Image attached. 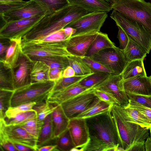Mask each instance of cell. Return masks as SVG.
<instances>
[{"label":"cell","mask_w":151,"mask_h":151,"mask_svg":"<svg viewBox=\"0 0 151 151\" xmlns=\"http://www.w3.org/2000/svg\"><path fill=\"white\" fill-rule=\"evenodd\" d=\"M0 147L4 150L18 151L14 143L7 139H0Z\"/></svg>","instance_id":"50"},{"label":"cell","mask_w":151,"mask_h":151,"mask_svg":"<svg viewBox=\"0 0 151 151\" xmlns=\"http://www.w3.org/2000/svg\"><path fill=\"white\" fill-rule=\"evenodd\" d=\"M31 77L32 83H44L49 81L50 67L40 61H33Z\"/></svg>","instance_id":"26"},{"label":"cell","mask_w":151,"mask_h":151,"mask_svg":"<svg viewBox=\"0 0 151 151\" xmlns=\"http://www.w3.org/2000/svg\"><path fill=\"white\" fill-rule=\"evenodd\" d=\"M74 5L91 12L101 11L108 13L112 10L111 4L105 0H68Z\"/></svg>","instance_id":"23"},{"label":"cell","mask_w":151,"mask_h":151,"mask_svg":"<svg viewBox=\"0 0 151 151\" xmlns=\"http://www.w3.org/2000/svg\"><path fill=\"white\" fill-rule=\"evenodd\" d=\"M124 79L122 73L111 74L104 81L96 86V88L109 92L115 97L119 105L124 108L129 106V99L124 88Z\"/></svg>","instance_id":"12"},{"label":"cell","mask_w":151,"mask_h":151,"mask_svg":"<svg viewBox=\"0 0 151 151\" xmlns=\"http://www.w3.org/2000/svg\"><path fill=\"white\" fill-rule=\"evenodd\" d=\"M68 128L76 146L72 151H81L90 139L89 130L86 119L72 118L70 119Z\"/></svg>","instance_id":"16"},{"label":"cell","mask_w":151,"mask_h":151,"mask_svg":"<svg viewBox=\"0 0 151 151\" xmlns=\"http://www.w3.org/2000/svg\"><path fill=\"white\" fill-rule=\"evenodd\" d=\"M38 151H58L57 147L56 145H49L43 146L39 147L37 150Z\"/></svg>","instance_id":"54"},{"label":"cell","mask_w":151,"mask_h":151,"mask_svg":"<svg viewBox=\"0 0 151 151\" xmlns=\"http://www.w3.org/2000/svg\"><path fill=\"white\" fill-rule=\"evenodd\" d=\"M55 83L49 81L44 83H31L15 90L11 101V106L31 102L37 104L46 100Z\"/></svg>","instance_id":"5"},{"label":"cell","mask_w":151,"mask_h":151,"mask_svg":"<svg viewBox=\"0 0 151 151\" xmlns=\"http://www.w3.org/2000/svg\"><path fill=\"white\" fill-rule=\"evenodd\" d=\"M28 1L23 0L7 2H0V14L14 10L22 7Z\"/></svg>","instance_id":"44"},{"label":"cell","mask_w":151,"mask_h":151,"mask_svg":"<svg viewBox=\"0 0 151 151\" xmlns=\"http://www.w3.org/2000/svg\"><path fill=\"white\" fill-rule=\"evenodd\" d=\"M23 0H0V2H7L11 1H23Z\"/></svg>","instance_id":"57"},{"label":"cell","mask_w":151,"mask_h":151,"mask_svg":"<svg viewBox=\"0 0 151 151\" xmlns=\"http://www.w3.org/2000/svg\"><path fill=\"white\" fill-rule=\"evenodd\" d=\"M115 46V44L109 39L107 34L100 32L91 45L86 56L91 57L101 50Z\"/></svg>","instance_id":"25"},{"label":"cell","mask_w":151,"mask_h":151,"mask_svg":"<svg viewBox=\"0 0 151 151\" xmlns=\"http://www.w3.org/2000/svg\"><path fill=\"white\" fill-rule=\"evenodd\" d=\"M46 14L37 15L32 17L5 23L0 29V39L10 40L22 38Z\"/></svg>","instance_id":"8"},{"label":"cell","mask_w":151,"mask_h":151,"mask_svg":"<svg viewBox=\"0 0 151 151\" xmlns=\"http://www.w3.org/2000/svg\"><path fill=\"white\" fill-rule=\"evenodd\" d=\"M127 94L129 99L135 101L151 108V94L142 95L130 93H127Z\"/></svg>","instance_id":"46"},{"label":"cell","mask_w":151,"mask_h":151,"mask_svg":"<svg viewBox=\"0 0 151 151\" xmlns=\"http://www.w3.org/2000/svg\"><path fill=\"white\" fill-rule=\"evenodd\" d=\"M107 17L106 12H93L83 16L66 27L76 30L73 35L91 32H99Z\"/></svg>","instance_id":"11"},{"label":"cell","mask_w":151,"mask_h":151,"mask_svg":"<svg viewBox=\"0 0 151 151\" xmlns=\"http://www.w3.org/2000/svg\"><path fill=\"white\" fill-rule=\"evenodd\" d=\"M51 116L55 139L68 128L70 119L65 114L61 104L56 107Z\"/></svg>","instance_id":"22"},{"label":"cell","mask_w":151,"mask_h":151,"mask_svg":"<svg viewBox=\"0 0 151 151\" xmlns=\"http://www.w3.org/2000/svg\"><path fill=\"white\" fill-rule=\"evenodd\" d=\"M68 40L57 42H40L22 40L23 52L29 58L62 57L71 55L67 49Z\"/></svg>","instance_id":"6"},{"label":"cell","mask_w":151,"mask_h":151,"mask_svg":"<svg viewBox=\"0 0 151 151\" xmlns=\"http://www.w3.org/2000/svg\"><path fill=\"white\" fill-rule=\"evenodd\" d=\"M145 140L136 142L132 144L127 151H145Z\"/></svg>","instance_id":"51"},{"label":"cell","mask_w":151,"mask_h":151,"mask_svg":"<svg viewBox=\"0 0 151 151\" xmlns=\"http://www.w3.org/2000/svg\"><path fill=\"white\" fill-rule=\"evenodd\" d=\"M95 86L87 88L78 83L62 90L51 93L46 100L50 103L60 104L70 99L94 88Z\"/></svg>","instance_id":"19"},{"label":"cell","mask_w":151,"mask_h":151,"mask_svg":"<svg viewBox=\"0 0 151 151\" xmlns=\"http://www.w3.org/2000/svg\"><path fill=\"white\" fill-rule=\"evenodd\" d=\"M111 74L104 72L93 73L81 80L79 83L87 88L94 87L105 81Z\"/></svg>","instance_id":"38"},{"label":"cell","mask_w":151,"mask_h":151,"mask_svg":"<svg viewBox=\"0 0 151 151\" xmlns=\"http://www.w3.org/2000/svg\"><path fill=\"white\" fill-rule=\"evenodd\" d=\"M111 6L112 10L142 25L151 34V3L144 0H115Z\"/></svg>","instance_id":"4"},{"label":"cell","mask_w":151,"mask_h":151,"mask_svg":"<svg viewBox=\"0 0 151 151\" xmlns=\"http://www.w3.org/2000/svg\"><path fill=\"white\" fill-rule=\"evenodd\" d=\"M128 42L123 50L125 57L127 61L141 59L144 60L148 54L146 50L128 36Z\"/></svg>","instance_id":"24"},{"label":"cell","mask_w":151,"mask_h":151,"mask_svg":"<svg viewBox=\"0 0 151 151\" xmlns=\"http://www.w3.org/2000/svg\"><path fill=\"white\" fill-rule=\"evenodd\" d=\"M110 113L117 133L119 146L124 151H127L135 142L145 140L149 137V129L127 121L124 107L117 104L112 105Z\"/></svg>","instance_id":"3"},{"label":"cell","mask_w":151,"mask_h":151,"mask_svg":"<svg viewBox=\"0 0 151 151\" xmlns=\"http://www.w3.org/2000/svg\"><path fill=\"white\" fill-rule=\"evenodd\" d=\"M149 77H150V80H151V76H149Z\"/></svg>","instance_id":"59"},{"label":"cell","mask_w":151,"mask_h":151,"mask_svg":"<svg viewBox=\"0 0 151 151\" xmlns=\"http://www.w3.org/2000/svg\"><path fill=\"white\" fill-rule=\"evenodd\" d=\"M118 31L117 37L119 42V48L124 49L129 42L128 35L119 26H117Z\"/></svg>","instance_id":"48"},{"label":"cell","mask_w":151,"mask_h":151,"mask_svg":"<svg viewBox=\"0 0 151 151\" xmlns=\"http://www.w3.org/2000/svg\"><path fill=\"white\" fill-rule=\"evenodd\" d=\"M91 12L70 4L46 16L22 37L23 40L39 39L61 29L83 16Z\"/></svg>","instance_id":"1"},{"label":"cell","mask_w":151,"mask_h":151,"mask_svg":"<svg viewBox=\"0 0 151 151\" xmlns=\"http://www.w3.org/2000/svg\"><path fill=\"white\" fill-rule=\"evenodd\" d=\"M0 139L23 145L37 151L38 139L19 125H7L0 120Z\"/></svg>","instance_id":"10"},{"label":"cell","mask_w":151,"mask_h":151,"mask_svg":"<svg viewBox=\"0 0 151 151\" xmlns=\"http://www.w3.org/2000/svg\"><path fill=\"white\" fill-rule=\"evenodd\" d=\"M42 14L49 15L47 10L41 6L33 0H30L23 6L0 14V16L4 24L6 23L28 18Z\"/></svg>","instance_id":"14"},{"label":"cell","mask_w":151,"mask_h":151,"mask_svg":"<svg viewBox=\"0 0 151 151\" xmlns=\"http://www.w3.org/2000/svg\"><path fill=\"white\" fill-rule=\"evenodd\" d=\"M143 61L138 59L128 61L122 73L124 79L138 76H147Z\"/></svg>","instance_id":"27"},{"label":"cell","mask_w":151,"mask_h":151,"mask_svg":"<svg viewBox=\"0 0 151 151\" xmlns=\"http://www.w3.org/2000/svg\"><path fill=\"white\" fill-rule=\"evenodd\" d=\"M14 91L0 89V119L4 118L6 111L11 106Z\"/></svg>","instance_id":"39"},{"label":"cell","mask_w":151,"mask_h":151,"mask_svg":"<svg viewBox=\"0 0 151 151\" xmlns=\"http://www.w3.org/2000/svg\"><path fill=\"white\" fill-rule=\"evenodd\" d=\"M111 4L113 2V0H105Z\"/></svg>","instance_id":"58"},{"label":"cell","mask_w":151,"mask_h":151,"mask_svg":"<svg viewBox=\"0 0 151 151\" xmlns=\"http://www.w3.org/2000/svg\"><path fill=\"white\" fill-rule=\"evenodd\" d=\"M14 146L18 151H35L33 148L23 145L14 143Z\"/></svg>","instance_id":"55"},{"label":"cell","mask_w":151,"mask_h":151,"mask_svg":"<svg viewBox=\"0 0 151 151\" xmlns=\"http://www.w3.org/2000/svg\"><path fill=\"white\" fill-rule=\"evenodd\" d=\"M91 74L82 76L75 75L74 76L70 77H63L55 82L51 93L62 90L73 85L78 83Z\"/></svg>","instance_id":"37"},{"label":"cell","mask_w":151,"mask_h":151,"mask_svg":"<svg viewBox=\"0 0 151 151\" xmlns=\"http://www.w3.org/2000/svg\"><path fill=\"white\" fill-rule=\"evenodd\" d=\"M37 114L33 109L22 112L14 116L8 118L4 117L2 120L7 125H19L29 120L37 118Z\"/></svg>","instance_id":"32"},{"label":"cell","mask_w":151,"mask_h":151,"mask_svg":"<svg viewBox=\"0 0 151 151\" xmlns=\"http://www.w3.org/2000/svg\"><path fill=\"white\" fill-rule=\"evenodd\" d=\"M68 58L69 65L74 70L76 75H85L94 73L81 57L71 55Z\"/></svg>","instance_id":"34"},{"label":"cell","mask_w":151,"mask_h":151,"mask_svg":"<svg viewBox=\"0 0 151 151\" xmlns=\"http://www.w3.org/2000/svg\"><path fill=\"white\" fill-rule=\"evenodd\" d=\"M47 101V104L45 108L37 114V119L40 122H43L44 119L48 115L51 114L58 105L56 104L49 102Z\"/></svg>","instance_id":"47"},{"label":"cell","mask_w":151,"mask_h":151,"mask_svg":"<svg viewBox=\"0 0 151 151\" xmlns=\"http://www.w3.org/2000/svg\"><path fill=\"white\" fill-rule=\"evenodd\" d=\"M51 114L44 120L43 124L38 138V148L54 139Z\"/></svg>","instance_id":"29"},{"label":"cell","mask_w":151,"mask_h":151,"mask_svg":"<svg viewBox=\"0 0 151 151\" xmlns=\"http://www.w3.org/2000/svg\"><path fill=\"white\" fill-rule=\"evenodd\" d=\"M10 44V40L7 42H4L1 41L0 43V59L3 58Z\"/></svg>","instance_id":"52"},{"label":"cell","mask_w":151,"mask_h":151,"mask_svg":"<svg viewBox=\"0 0 151 151\" xmlns=\"http://www.w3.org/2000/svg\"><path fill=\"white\" fill-rule=\"evenodd\" d=\"M115 0H113V2H114V1H115Z\"/></svg>","instance_id":"60"},{"label":"cell","mask_w":151,"mask_h":151,"mask_svg":"<svg viewBox=\"0 0 151 151\" xmlns=\"http://www.w3.org/2000/svg\"><path fill=\"white\" fill-rule=\"evenodd\" d=\"M124 116L129 122L137 124L150 129L151 132V123L149 120L136 109L128 106L124 108Z\"/></svg>","instance_id":"28"},{"label":"cell","mask_w":151,"mask_h":151,"mask_svg":"<svg viewBox=\"0 0 151 151\" xmlns=\"http://www.w3.org/2000/svg\"><path fill=\"white\" fill-rule=\"evenodd\" d=\"M126 93L142 95L151 94V80L149 77L138 76L124 80Z\"/></svg>","instance_id":"18"},{"label":"cell","mask_w":151,"mask_h":151,"mask_svg":"<svg viewBox=\"0 0 151 151\" xmlns=\"http://www.w3.org/2000/svg\"><path fill=\"white\" fill-rule=\"evenodd\" d=\"M86 120L89 130L90 143L101 151H116L119 146L118 138L110 109Z\"/></svg>","instance_id":"2"},{"label":"cell","mask_w":151,"mask_h":151,"mask_svg":"<svg viewBox=\"0 0 151 151\" xmlns=\"http://www.w3.org/2000/svg\"><path fill=\"white\" fill-rule=\"evenodd\" d=\"M93 93L95 96L102 101L111 105L115 104L119 105L116 98L109 92L96 88L93 90Z\"/></svg>","instance_id":"43"},{"label":"cell","mask_w":151,"mask_h":151,"mask_svg":"<svg viewBox=\"0 0 151 151\" xmlns=\"http://www.w3.org/2000/svg\"><path fill=\"white\" fill-rule=\"evenodd\" d=\"M75 32V29L70 27H66L44 37L35 40L44 42H61L69 40Z\"/></svg>","instance_id":"31"},{"label":"cell","mask_w":151,"mask_h":151,"mask_svg":"<svg viewBox=\"0 0 151 151\" xmlns=\"http://www.w3.org/2000/svg\"><path fill=\"white\" fill-rule=\"evenodd\" d=\"M129 106L137 109L144 115L151 123V108L131 99H129Z\"/></svg>","instance_id":"45"},{"label":"cell","mask_w":151,"mask_h":151,"mask_svg":"<svg viewBox=\"0 0 151 151\" xmlns=\"http://www.w3.org/2000/svg\"><path fill=\"white\" fill-rule=\"evenodd\" d=\"M63 70L57 68H50L49 73L50 81L56 82L63 77Z\"/></svg>","instance_id":"49"},{"label":"cell","mask_w":151,"mask_h":151,"mask_svg":"<svg viewBox=\"0 0 151 151\" xmlns=\"http://www.w3.org/2000/svg\"><path fill=\"white\" fill-rule=\"evenodd\" d=\"M81 58L88 64L94 73L104 72L114 74L111 70L100 63L94 60L90 57L85 56Z\"/></svg>","instance_id":"42"},{"label":"cell","mask_w":151,"mask_h":151,"mask_svg":"<svg viewBox=\"0 0 151 151\" xmlns=\"http://www.w3.org/2000/svg\"><path fill=\"white\" fill-rule=\"evenodd\" d=\"M145 151H151V137H148L145 142Z\"/></svg>","instance_id":"56"},{"label":"cell","mask_w":151,"mask_h":151,"mask_svg":"<svg viewBox=\"0 0 151 151\" xmlns=\"http://www.w3.org/2000/svg\"><path fill=\"white\" fill-rule=\"evenodd\" d=\"M96 86L60 104L65 114L70 119L83 112L93 101L95 97L93 91L96 88Z\"/></svg>","instance_id":"13"},{"label":"cell","mask_w":151,"mask_h":151,"mask_svg":"<svg viewBox=\"0 0 151 151\" xmlns=\"http://www.w3.org/2000/svg\"><path fill=\"white\" fill-rule=\"evenodd\" d=\"M22 38L9 40L10 44L3 59H0L5 66L14 69L17 66L21 54L22 53Z\"/></svg>","instance_id":"20"},{"label":"cell","mask_w":151,"mask_h":151,"mask_svg":"<svg viewBox=\"0 0 151 151\" xmlns=\"http://www.w3.org/2000/svg\"><path fill=\"white\" fill-rule=\"evenodd\" d=\"M43 121H38L37 118L28 120L19 126L25 129L29 134L38 138Z\"/></svg>","instance_id":"40"},{"label":"cell","mask_w":151,"mask_h":151,"mask_svg":"<svg viewBox=\"0 0 151 151\" xmlns=\"http://www.w3.org/2000/svg\"><path fill=\"white\" fill-rule=\"evenodd\" d=\"M117 26L120 27L127 34L143 47L149 54L151 50V34L142 25L126 18L113 10L110 15Z\"/></svg>","instance_id":"7"},{"label":"cell","mask_w":151,"mask_h":151,"mask_svg":"<svg viewBox=\"0 0 151 151\" xmlns=\"http://www.w3.org/2000/svg\"><path fill=\"white\" fill-rule=\"evenodd\" d=\"M55 139V145L58 151H72L76 147L68 128Z\"/></svg>","instance_id":"35"},{"label":"cell","mask_w":151,"mask_h":151,"mask_svg":"<svg viewBox=\"0 0 151 151\" xmlns=\"http://www.w3.org/2000/svg\"><path fill=\"white\" fill-rule=\"evenodd\" d=\"M36 104L35 102H31L11 106L6 111L5 117H12L19 113L32 109Z\"/></svg>","instance_id":"41"},{"label":"cell","mask_w":151,"mask_h":151,"mask_svg":"<svg viewBox=\"0 0 151 151\" xmlns=\"http://www.w3.org/2000/svg\"><path fill=\"white\" fill-rule=\"evenodd\" d=\"M29 58L33 61H42L48 65L50 68H57L64 70L69 65L68 58L67 57H32Z\"/></svg>","instance_id":"33"},{"label":"cell","mask_w":151,"mask_h":151,"mask_svg":"<svg viewBox=\"0 0 151 151\" xmlns=\"http://www.w3.org/2000/svg\"><path fill=\"white\" fill-rule=\"evenodd\" d=\"M111 106L95 96L84 111L74 117L89 118L106 112L110 110Z\"/></svg>","instance_id":"21"},{"label":"cell","mask_w":151,"mask_h":151,"mask_svg":"<svg viewBox=\"0 0 151 151\" xmlns=\"http://www.w3.org/2000/svg\"><path fill=\"white\" fill-rule=\"evenodd\" d=\"M90 57L116 74L122 73L128 62L123 50L116 46L101 50Z\"/></svg>","instance_id":"9"},{"label":"cell","mask_w":151,"mask_h":151,"mask_svg":"<svg viewBox=\"0 0 151 151\" xmlns=\"http://www.w3.org/2000/svg\"><path fill=\"white\" fill-rule=\"evenodd\" d=\"M75 75V72L74 70L70 65L67 67L63 70V77H70L74 76Z\"/></svg>","instance_id":"53"},{"label":"cell","mask_w":151,"mask_h":151,"mask_svg":"<svg viewBox=\"0 0 151 151\" xmlns=\"http://www.w3.org/2000/svg\"><path fill=\"white\" fill-rule=\"evenodd\" d=\"M99 32H91L73 35L68 41L67 50L71 55L80 57L86 56Z\"/></svg>","instance_id":"15"},{"label":"cell","mask_w":151,"mask_h":151,"mask_svg":"<svg viewBox=\"0 0 151 151\" xmlns=\"http://www.w3.org/2000/svg\"><path fill=\"white\" fill-rule=\"evenodd\" d=\"M33 62L23 52L18 64L14 69L15 88L17 90L32 83L31 74Z\"/></svg>","instance_id":"17"},{"label":"cell","mask_w":151,"mask_h":151,"mask_svg":"<svg viewBox=\"0 0 151 151\" xmlns=\"http://www.w3.org/2000/svg\"><path fill=\"white\" fill-rule=\"evenodd\" d=\"M44 8L49 15L70 4L68 0H33Z\"/></svg>","instance_id":"36"},{"label":"cell","mask_w":151,"mask_h":151,"mask_svg":"<svg viewBox=\"0 0 151 151\" xmlns=\"http://www.w3.org/2000/svg\"><path fill=\"white\" fill-rule=\"evenodd\" d=\"M14 69L0 62V89L15 91Z\"/></svg>","instance_id":"30"}]
</instances>
